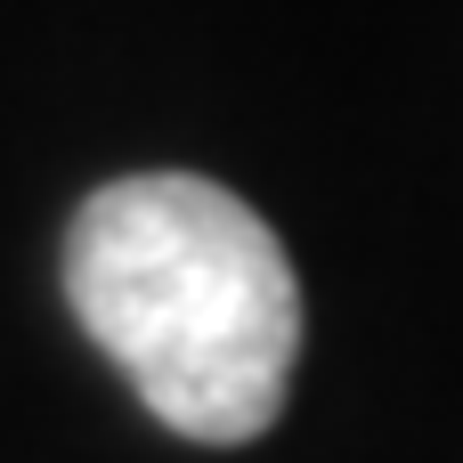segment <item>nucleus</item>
I'll list each match as a JSON object with an SVG mask.
<instances>
[{"label":"nucleus","instance_id":"nucleus-1","mask_svg":"<svg viewBox=\"0 0 463 463\" xmlns=\"http://www.w3.org/2000/svg\"><path fill=\"white\" fill-rule=\"evenodd\" d=\"M65 301L155 423L244 448L285 415L301 285L277 228L195 171L98 187L65 228Z\"/></svg>","mask_w":463,"mask_h":463}]
</instances>
